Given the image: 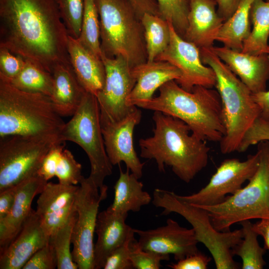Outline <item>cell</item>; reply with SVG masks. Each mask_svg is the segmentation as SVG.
Instances as JSON below:
<instances>
[{
  "mask_svg": "<svg viewBox=\"0 0 269 269\" xmlns=\"http://www.w3.org/2000/svg\"><path fill=\"white\" fill-rule=\"evenodd\" d=\"M68 35L54 0H0V47L51 74L71 65Z\"/></svg>",
  "mask_w": 269,
  "mask_h": 269,
  "instance_id": "cell-1",
  "label": "cell"
},
{
  "mask_svg": "<svg viewBox=\"0 0 269 269\" xmlns=\"http://www.w3.org/2000/svg\"><path fill=\"white\" fill-rule=\"evenodd\" d=\"M153 135L139 140L140 157L154 159L160 172L169 166L181 180L189 183L207 166L210 148L182 121L154 111Z\"/></svg>",
  "mask_w": 269,
  "mask_h": 269,
  "instance_id": "cell-2",
  "label": "cell"
},
{
  "mask_svg": "<svg viewBox=\"0 0 269 269\" xmlns=\"http://www.w3.org/2000/svg\"><path fill=\"white\" fill-rule=\"evenodd\" d=\"M159 91L158 96L138 102L134 106L180 119L188 126L191 134L200 139L221 141L225 128L217 90L197 85L191 91H187L175 80H170L161 86Z\"/></svg>",
  "mask_w": 269,
  "mask_h": 269,
  "instance_id": "cell-3",
  "label": "cell"
},
{
  "mask_svg": "<svg viewBox=\"0 0 269 269\" xmlns=\"http://www.w3.org/2000/svg\"><path fill=\"white\" fill-rule=\"evenodd\" d=\"M202 61L216 76L215 88L221 99L225 134L220 142L223 154L238 151L248 131L260 117L261 109L249 88L211 48H200Z\"/></svg>",
  "mask_w": 269,
  "mask_h": 269,
  "instance_id": "cell-4",
  "label": "cell"
},
{
  "mask_svg": "<svg viewBox=\"0 0 269 269\" xmlns=\"http://www.w3.org/2000/svg\"><path fill=\"white\" fill-rule=\"evenodd\" d=\"M65 124L49 96L22 91L0 78V137L60 136Z\"/></svg>",
  "mask_w": 269,
  "mask_h": 269,
  "instance_id": "cell-5",
  "label": "cell"
},
{
  "mask_svg": "<svg viewBox=\"0 0 269 269\" xmlns=\"http://www.w3.org/2000/svg\"><path fill=\"white\" fill-rule=\"evenodd\" d=\"M101 48L108 57L121 56L132 67L147 62L144 29L129 0H96Z\"/></svg>",
  "mask_w": 269,
  "mask_h": 269,
  "instance_id": "cell-6",
  "label": "cell"
},
{
  "mask_svg": "<svg viewBox=\"0 0 269 269\" xmlns=\"http://www.w3.org/2000/svg\"><path fill=\"white\" fill-rule=\"evenodd\" d=\"M257 144L259 165L248 184L219 204L198 206L206 210L218 231H229L233 224L246 220L269 219V140Z\"/></svg>",
  "mask_w": 269,
  "mask_h": 269,
  "instance_id": "cell-7",
  "label": "cell"
},
{
  "mask_svg": "<svg viewBox=\"0 0 269 269\" xmlns=\"http://www.w3.org/2000/svg\"><path fill=\"white\" fill-rule=\"evenodd\" d=\"M152 204L163 209L161 215L177 213L192 226L198 242L208 249L214 259L217 269H237L239 266L233 259L231 250L243 238L242 229L220 232L211 223L204 209L179 199L176 193L159 188L152 193Z\"/></svg>",
  "mask_w": 269,
  "mask_h": 269,
  "instance_id": "cell-8",
  "label": "cell"
},
{
  "mask_svg": "<svg viewBox=\"0 0 269 269\" xmlns=\"http://www.w3.org/2000/svg\"><path fill=\"white\" fill-rule=\"evenodd\" d=\"M61 140L78 144L87 154L91 166L89 177L101 191L104 181L112 173L113 165L107 155L96 96L86 92L78 108L65 124Z\"/></svg>",
  "mask_w": 269,
  "mask_h": 269,
  "instance_id": "cell-9",
  "label": "cell"
},
{
  "mask_svg": "<svg viewBox=\"0 0 269 269\" xmlns=\"http://www.w3.org/2000/svg\"><path fill=\"white\" fill-rule=\"evenodd\" d=\"M63 142L59 136L0 137V192L37 175L47 153Z\"/></svg>",
  "mask_w": 269,
  "mask_h": 269,
  "instance_id": "cell-10",
  "label": "cell"
},
{
  "mask_svg": "<svg viewBox=\"0 0 269 269\" xmlns=\"http://www.w3.org/2000/svg\"><path fill=\"white\" fill-rule=\"evenodd\" d=\"M75 201L77 218L72 235V255L79 269H94V235L100 203L107 196L108 187L100 191L93 180L84 176Z\"/></svg>",
  "mask_w": 269,
  "mask_h": 269,
  "instance_id": "cell-11",
  "label": "cell"
},
{
  "mask_svg": "<svg viewBox=\"0 0 269 269\" xmlns=\"http://www.w3.org/2000/svg\"><path fill=\"white\" fill-rule=\"evenodd\" d=\"M260 163L259 153L248 156L241 161L236 158L224 160L208 184L197 192L188 195L176 194L180 200L190 204L210 206L223 202L228 194L233 195L249 181L257 171Z\"/></svg>",
  "mask_w": 269,
  "mask_h": 269,
  "instance_id": "cell-12",
  "label": "cell"
},
{
  "mask_svg": "<svg viewBox=\"0 0 269 269\" xmlns=\"http://www.w3.org/2000/svg\"><path fill=\"white\" fill-rule=\"evenodd\" d=\"M101 59L105 69V82L96 97L103 126L123 119L136 107L127 105L136 80L132 72V67L122 56L110 58L102 53Z\"/></svg>",
  "mask_w": 269,
  "mask_h": 269,
  "instance_id": "cell-13",
  "label": "cell"
},
{
  "mask_svg": "<svg viewBox=\"0 0 269 269\" xmlns=\"http://www.w3.org/2000/svg\"><path fill=\"white\" fill-rule=\"evenodd\" d=\"M168 23L169 43L155 60L166 61L176 67L180 71L181 76L176 82L186 91H191L197 85L211 88L215 87V74L210 67L203 63L200 48L184 39L177 32L172 24L170 22Z\"/></svg>",
  "mask_w": 269,
  "mask_h": 269,
  "instance_id": "cell-14",
  "label": "cell"
},
{
  "mask_svg": "<svg viewBox=\"0 0 269 269\" xmlns=\"http://www.w3.org/2000/svg\"><path fill=\"white\" fill-rule=\"evenodd\" d=\"M134 231L139 236V247L144 251L164 255L171 254L176 261L199 252V242L193 228L182 227L170 218L164 226L147 230L134 229Z\"/></svg>",
  "mask_w": 269,
  "mask_h": 269,
  "instance_id": "cell-15",
  "label": "cell"
},
{
  "mask_svg": "<svg viewBox=\"0 0 269 269\" xmlns=\"http://www.w3.org/2000/svg\"><path fill=\"white\" fill-rule=\"evenodd\" d=\"M141 116V111L136 107L123 119L102 126L105 148L111 164L113 166L124 162L127 168L138 179L142 176L144 163L140 161L134 149L133 134Z\"/></svg>",
  "mask_w": 269,
  "mask_h": 269,
  "instance_id": "cell-16",
  "label": "cell"
},
{
  "mask_svg": "<svg viewBox=\"0 0 269 269\" xmlns=\"http://www.w3.org/2000/svg\"><path fill=\"white\" fill-rule=\"evenodd\" d=\"M50 237L41 217L32 209L17 235L0 252V269H22L35 253L49 243Z\"/></svg>",
  "mask_w": 269,
  "mask_h": 269,
  "instance_id": "cell-17",
  "label": "cell"
},
{
  "mask_svg": "<svg viewBox=\"0 0 269 269\" xmlns=\"http://www.w3.org/2000/svg\"><path fill=\"white\" fill-rule=\"evenodd\" d=\"M212 49L252 94L267 90L269 79V55L245 53L224 46H213Z\"/></svg>",
  "mask_w": 269,
  "mask_h": 269,
  "instance_id": "cell-18",
  "label": "cell"
},
{
  "mask_svg": "<svg viewBox=\"0 0 269 269\" xmlns=\"http://www.w3.org/2000/svg\"><path fill=\"white\" fill-rule=\"evenodd\" d=\"M79 186L47 182L37 200L36 212L50 235L63 224L75 207Z\"/></svg>",
  "mask_w": 269,
  "mask_h": 269,
  "instance_id": "cell-19",
  "label": "cell"
},
{
  "mask_svg": "<svg viewBox=\"0 0 269 269\" xmlns=\"http://www.w3.org/2000/svg\"><path fill=\"white\" fill-rule=\"evenodd\" d=\"M128 215L108 209L99 213L95 229L97 240L94 248V269H103L111 253L135 234L134 229L126 223Z\"/></svg>",
  "mask_w": 269,
  "mask_h": 269,
  "instance_id": "cell-20",
  "label": "cell"
},
{
  "mask_svg": "<svg viewBox=\"0 0 269 269\" xmlns=\"http://www.w3.org/2000/svg\"><path fill=\"white\" fill-rule=\"evenodd\" d=\"M216 0H190L188 26L183 38L199 48H211L224 22Z\"/></svg>",
  "mask_w": 269,
  "mask_h": 269,
  "instance_id": "cell-21",
  "label": "cell"
},
{
  "mask_svg": "<svg viewBox=\"0 0 269 269\" xmlns=\"http://www.w3.org/2000/svg\"><path fill=\"white\" fill-rule=\"evenodd\" d=\"M47 183V181L37 174L16 185L12 209L6 217L0 219V252L17 235L32 210L33 199L42 192Z\"/></svg>",
  "mask_w": 269,
  "mask_h": 269,
  "instance_id": "cell-22",
  "label": "cell"
},
{
  "mask_svg": "<svg viewBox=\"0 0 269 269\" xmlns=\"http://www.w3.org/2000/svg\"><path fill=\"white\" fill-rule=\"evenodd\" d=\"M136 83L128 96L127 105L134 106L136 103L151 99L157 89L170 80L178 81L180 71L171 63L164 61L146 62L132 68Z\"/></svg>",
  "mask_w": 269,
  "mask_h": 269,
  "instance_id": "cell-23",
  "label": "cell"
},
{
  "mask_svg": "<svg viewBox=\"0 0 269 269\" xmlns=\"http://www.w3.org/2000/svg\"><path fill=\"white\" fill-rule=\"evenodd\" d=\"M68 52L71 65L79 82L87 92L96 96L103 88L106 78L104 63L78 40L68 35Z\"/></svg>",
  "mask_w": 269,
  "mask_h": 269,
  "instance_id": "cell-24",
  "label": "cell"
},
{
  "mask_svg": "<svg viewBox=\"0 0 269 269\" xmlns=\"http://www.w3.org/2000/svg\"><path fill=\"white\" fill-rule=\"evenodd\" d=\"M52 75L53 83L50 98L61 116H72L81 104L86 91L70 65H56Z\"/></svg>",
  "mask_w": 269,
  "mask_h": 269,
  "instance_id": "cell-25",
  "label": "cell"
},
{
  "mask_svg": "<svg viewBox=\"0 0 269 269\" xmlns=\"http://www.w3.org/2000/svg\"><path fill=\"white\" fill-rule=\"evenodd\" d=\"M130 170L123 172L120 168V176L114 186V198L107 208L120 214L139 212L141 208L152 201L149 194L143 190V183Z\"/></svg>",
  "mask_w": 269,
  "mask_h": 269,
  "instance_id": "cell-26",
  "label": "cell"
},
{
  "mask_svg": "<svg viewBox=\"0 0 269 269\" xmlns=\"http://www.w3.org/2000/svg\"><path fill=\"white\" fill-rule=\"evenodd\" d=\"M254 0H242L233 14L225 21L216 37L224 46L241 51L251 31L250 9Z\"/></svg>",
  "mask_w": 269,
  "mask_h": 269,
  "instance_id": "cell-27",
  "label": "cell"
},
{
  "mask_svg": "<svg viewBox=\"0 0 269 269\" xmlns=\"http://www.w3.org/2000/svg\"><path fill=\"white\" fill-rule=\"evenodd\" d=\"M250 20L253 27L241 51L253 55H269V0H253Z\"/></svg>",
  "mask_w": 269,
  "mask_h": 269,
  "instance_id": "cell-28",
  "label": "cell"
},
{
  "mask_svg": "<svg viewBox=\"0 0 269 269\" xmlns=\"http://www.w3.org/2000/svg\"><path fill=\"white\" fill-rule=\"evenodd\" d=\"M242 226L243 238L231 250L233 256H238L242 261L243 269H262L266 265L264 256L266 249L258 241V234L254 231L250 220L239 223Z\"/></svg>",
  "mask_w": 269,
  "mask_h": 269,
  "instance_id": "cell-29",
  "label": "cell"
},
{
  "mask_svg": "<svg viewBox=\"0 0 269 269\" xmlns=\"http://www.w3.org/2000/svg\"><path fill=\"white\" fill-rule=\"evenodd\" d=\"M147 55L152 62L167 48L170 34L168 22L158 15L144 13L141 17Z\"/></svg>",
  "mask_w": 269,
  "mask_h": 269,
  "instance_id": "cell-30",
  "label": "cell"
},
{
  "mask_svg": "<svg viewBox=\"0 0 269 269\" xmlns=\"http://www.w3.org/2000/svg\"><path fill=\"white\" fill-rule=\"evenodd\" d=\"M21 71L10 80H4L16 88L28 92L40 93L50 97L53 89L52 74L29 60H25Z\"/></svg>",
  "mask_w": 269,
  "mask_h": 269,
  "instance_id": "cell-31",
  "label": "cell"
},
{
  "mask_svg": "<svg viewBox=\"0 0 269 269\" xmlns=\"http://www.w3.org/2000/svg\"><path fill=\"white\" fill-rule=\"evenodd\" d=\"M77 216L75 207L66 221L50 235L49 243L56 254L58 269H78L70 251L73 229Z\"/></svg>",
  "mask_w": 269,
  "mask_h": 269,
  "instance_id": "cell-32",
  "label": "cell"
},
{
  "mask_svg": "<svg viewBox=\"0 0 269 269\" xmlns=\"http://www.w3.org/2000/svg\"><path fill=\"white\" fill-rule=\"evenodd\" d=\"M84 7L79 41L101 59L100 26L96 0H84Z\"/></svg>",
  "mask_w": 269,
  "mask_h": 269,
  "instance_id": "cell-33",
  "label": "cell"
},
{
  "mask_svg": "<svg viewBox=\"0 0 269 269\" xmlns=\"http://www.w3.org/2000/svg\"><path fill=\"white\" fill-rule=\"evenodd\" d=\"M159 16L171 22L177 32L183 37L188 26L190 0H156Z\"/></svg>",
  "mask_w": 269,
  "mask_h": 269,
  "instance_id": "cell-34",
  "label": "cell"
},
{
  "mask_svg": "<svg viewBox=\"0 0 269 269\" xmlns=\"http://www.w3.org/2000/svg\"><path fill=\"white\" fill-rule=\"evenodd\" d=\"M68 33L78 38L81 30L84 0H54Z\"/></svg>",
  "mask_w": 269,
  "mask_h": 269,
  "instance_id": "cell-35",
  "label": "cell"
},
{
  "mask_svg": "<svg viewBox=\"0 0 269 269\" xmlns=\"http://www.w3.org/2000/svg\"><path fill=\"white\" fill-rule=\"evenodd\" d=\"M81 169V164L76 160L72 152L67 149H64L55 173L59 183L75 185L80 183L83 177Z\"/></svg>",
  "mask_w": 269,
  "mask_h": 269,
  "instance_id": "cell-36",
  "label": "cell"
},
{
  "mask_svg": "<svg viewBox=\"0 0 269 269\" xmlns=\"http://www.w3.org/2000/svg\"><path fill=\"white\" fill-rule=\"evenodd\" d=\"M130 256L134 269H159L162 261H168L169 255H164L144 251L133 237L129 244Z\"/></svg>",
  "mask_w": 269,
  "mask_h": 269,
  "instance_id": "cell-37",
  "label": "cell"
},
{
  "mask_svg": "<svg viewBox=\"0 0 269 269\" xmlns=\"http://www.w3.org/2000/svg\"><path fill=\"white\" fill-rule=\"evenodd\" d=\"M26 61L8 49L0 47V78L10 80L21 71Z\"/></svg>",
  "mask_w": 269,
  "mask_h": 269,
  "instance_id": "cell-38",
  "label": "cell"
},
{
  "mask_svg": "<svg viewBox=\"0 0 269 269\" xmlns=\"http://www.w3.org/2000/svg\"><path fill=\"white\" fill-rule=\"evenodd\" d=\"M57 266L55 251L49 242L34 254L22 269H54Z\"/></svg>",
  "mask_w": 269,
  "mask_h": 269,
  "instance_id": "cell-39",
  "label": "cell"
},
{
  "mask_svg": "<svg viewBox=\"0 0 269 269\" xmlns=\"http://www.w3.org/2000/svg\"><path fill=\"white\" fill-rule=\"evenodd\" d=\"M65 142H60L53 146L44 157L37 174L48 181L55 176L56 170L64 150Z\"/></svg>",
  "mask_w": 269,
  "mask_h": 269,
  "instance_id": "cell-40",
  "label": "cell"
},
{
  "mask_svg": "<svg viewBox=\"0 0 269 269\" xmlns=\"http://www.w3.org/2000/svg\"><path fill=\"white\" fill-rule=\"evenodd\" d=\"M134 236L116 249L108 257L104 269H134L130 256L129 244Z\"/></svg>",
  "mask_w": 269,
  "mask_h": 269,
  "instance_id": "cell-41",
  "label": "cell"
},
{
  "mask_svg": "<svg viewBox=\"0 0 269 269\" xmlns=\"http://www.w3.org/2000/svg\"><path fill=\"white\" fill-rule=\"evenodd\" d=\"M211 261L210 257L199 252L167 266L173 269H206Z\"/></svg>",
  "mask_w": 269,
  "mask_h": 269,
  "instance_id": "cell-42",
  "label": "cell"
},
{
  "mask_svg": "<svg viewBox=\"0 0 269 269\" xmlns=\"http://www.w3.org/2000/svg\"><path fill=\"white\" fill-rule=\"evenodd\" d=\"M16 192V186L0 192V219L6 217L13 206Z\"/></svg>",
  "mask_w": 269,
  "mask_h": 269,
  "instance_id": "cell-43",
  "label": "cell"
},
{
  "mask_svg": "<svg viewBox=\"0 0 269 269\" xmlns=\"http://www.w3.org/2000/svg\"><path fill=\"white\" fill-rule=\"evenodd\" d=\"M139 16L144 13L159 16V8L156 0H129Z\"/></svg>",
  "mask_w": 269,
  "mask_h": 269,
  "instance_id": "cell-44",
  "label": "cell"
},
{
  "mask_svg": "<svg viewBox=\"0 0 269 269\" xmlns=\"http://www.w3.org/2000/svg\"><path fill=\"white\" fill-rule=\"evenodd\" d=\"M242 0H216L217 12L224 21L228 19L238 8Z\"/></svg>",
  "mask_w": 269,
  "mask_h": 269,
  "instance_id": "cell-45",
  "label": "cell"
},
{
  "mask_svg": "<svg viewBox=\"0 0 269 269\" xmlns=\"http://www.w3.org/2000/svg\"><path fill=\"white\" fill-rule=\"evenodd\" d=\"M252 96L254 101L260 107V117L269 122V90L252 94Z\"/></svg>",
  "mask_w": 269,
  "mask_h": 269,
  "instance_id": "cell-46",
  "label": "cell"
},
{
  "mask_svg": "<svg viewBox=\"0 0 269 269\" xmlns=\"http://www.w3.org/2000/svg\"><path fill=\"white\" fill-rule=\"evenodd\" d=\"M254 231L261 236L265 241V248L269 252V219H263L253 224Z\"/></svg>",
  "mask_w": 269,
  "mask_h": 269,
  "instance_id": "cell-47",
  "label": "cell"
},
{
  "mask_svg": "<svg viewBox=\"0 0 269 269\" xmlns=\"http://www.w3.org/2000/svg\"><path fill=\"white\" fill-rule=\"evenodd\" d=\"M258 140H269V122L263 121L259 125L256 131Z\"/></svg>",
  "mask_w": 269,
  "mask_h": 269,
  "instance_id": "cell-48",
  "label": "cell"
},
{
  "mask_svg": "<svg viewBox=\"0 0 269 269\" xmlns=\"http://www.w3.org/2000/svg\"></svg>",
  "mask_w": 269,
  "mask_h": 269,
  "instance_id": "cell-49",
  "label": "cell"
}]
</instances>
